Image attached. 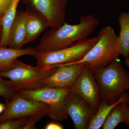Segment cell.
I'll use <instances>...</instances> for the list:
<instances>
[{
	"instance_id": "6da1fadb",
	"label": "cell",
	"mask_w": 129,
	"mask_h": 129,
	"mask_svg": "<svg viewBox=\"0 0 129 129\" xmlns=\"http://www.w3.org/2000/svg\"><path fill=\"white\" fill-rule=\"evenodd\" d=\"M79 23L71 25L64 22L60 27L44 34L35 47L36 51H52L67 48L75 42L87 39L96 29L99 21L92 14L82 16Z\"/></svg>"
},
{
	"instance_id": "7a4b0ae2",
	"label": "cell",
	"mask_w": 129,
	"mask_h": 129,
	"mask_svg": "<svg viewBox=\"0 0 129 129\" xmlns=\"http://www.w3.org/2000/svg\"><path fill=\"white\" fill-rule=\"evenodd\" d=\"M92 73L99 85L102 101L112 103L129 91V74L118 58L107 67Z\"/></svg>"
},
{
	"instance_id": "3957f363",
	"label": "cell",
	"mask_w": 129,
	"mask_h": 129,
	"mask_svg": "<svg viewBox=\"0 0 129 129\" xmlns=\"http://www.w3.org/2000/svg\"><path fill=\"white\" fill-rule=\"evenodd\" d=\"M57 67L53 66L41 68L32 67L17 59L8 67L0 69V75L9 79L18 92L43 87V81L55 72Z\"/></svg>"
},
{
	"instance_id": "277c9868",
	"label": "cell",
	"mask_w": 129,
	"mask_h": 129,
	"mask_svg": "<svg viewBox=\"0 0 129 129\" xmlns=\"http://www.w3.org/2000/svg\"><path fill=\"white\" fill-rule=\"evenodd\" d=\"M98 36L99 39L81 59L66 64L83 63L92 72L107 67L118 57L117 40L118 36L110 25L102 28Z\"/></svg>"
},
{
	"instance_id": "5b68a950",
	"label": "cell",
	"mask_w": 129,
	"mask_h": 129,
	"mask_svg": "<svg viewBox=\"0 0 129 129\" xmlns=\"http://www.w3.org/2000/svg\"><path fill=\"white\" fill-rule=\"evenodd\" d=\"M99 39L97 36L79 41L61 50L46 52L36 51L34 56L37 61L36 67L43 68L78 61L85 56Z\"/></svg>"
},
{
	"instance_id": "8992f818",
	"label": "cell",
	"mask_w": 129,
	"mask_h": 129,
	"mask_svg": "<svg viewBox=\"0 0 129 129\" xmlns=\"http://www.w3.org/2000/svg\"><path fill=\"white\" fill-rule=\"evenodd\" d=\"M72 91V88H59L43 87L37 89L21 90L19 94L27 99L44 103L50 108L49 117L55 121H62L69 115L65 104L67 95Z\"/></svg>"
},
{
	"instance_id": "52a82bcc",
	"label": "cell",
	"mask_w": 129,
	"mask_h": 129,
	"mask_svg": "<svg viewBox=\"0 0 129 129\" xmlns=\"http://www.w3.org/2000/svg\"><path fill=\"white\" fill-rule=\"evenodd\" d=\"M50 108L44 103L27 99L18 93L6 104L0 116V123L8 120L41 116L50 117Z\"/></svg>"
},
{
	"instance_id": "ba28073f",
	"label": "cell",
	"mask_w": 129,
	"mask_h": 129,
	"mask_svg": "<svg viewBox=\"0 0 129 129\" xmlns=\"http://www.w3.org/2000/svg\"><path fill=\"white\" fill-rule=\"evenodd\" d=\"M29 9L45 16L51 29L60 27L65 22L66 10L68 0H22Z\"/></svg>"
},
{
	"instance_id": "9c48e42d",
	"label": "cell",
	"mask_w": 129,
	"mask_h": 129,
	"mask_svg": "<svg viewBox=\"0 0 129 129\" xmlns=\"http://www.w3.org/2000/svg\"><path fill=\"white\" fill-rule=\"evenodd\" d=\"M72 89V92L84 99L95 113L96 112L101 99L99 85L91 70L85 66Z\"/></svg>"
},
{
	"instance_id": "30bf717a",
	"label": "cell",
	"mask_w": 129,
	"mask_h": 129,
	"mask_svg": "<svg viewBox=\"0 0 129 129\" xmlns=\"http://www.w3.org/2000/svg\"><path fill=\"white\" fill-rule=\"evenodd\" d=\"M56 66L58 67L56 72L43 81V87L59 89L72 88L85 67L83 63Z\"/></svg>"
},
{
	"instance_id": "8fae6325",
	"label": "cell",
	"mask_w": 129,
	"mask_h": 129,
	"mask_svg": "<svg viewBox=\"0 0 129 129\" xmlns=\"http://www.w3.org/2000/svg\"><path fill=\"white\" fill-rule=\"evenodd\" d=\"M65 104L74 128L86 129L91 116L95 113L88 103L80 96L72 91L66 97Z\"/></svg>"
},
{
	"instance_id": "7c38bea8",
	"label": "cell",
	"mask_w": 129,
	"mask_h": 129,
	"mask_svg": "<svg viewBox=\"0 0 129 129\" xmlns=\"http://www.w3.org/2000/svg\"><path fill=\"white\" fill-rule=\"evenodd\" d=\"M27 14V11H17L9 30L7 46L9 48L21 49L25 44Z\"/></svg>"
},
{
	"instance_id": "4fadbf2b",
	"label": "cell",
	"mask_w": 129,
	"mask_h": 129,
	"mask_svg": "<svg viewBox=\"0 0 129 129\" xmlns=\"http://www.w3.org/2000/svg\"><path fill=\"white\" fill-rule=\"evenodd\" d=\"M27 11L25 44L34 41L45 29L50 27L47 19L41 13L29 8Z\"/></svg>"
},
{
	"instance_id": "5bb4252c",
	"label": "cell",
	"mask_w": 129,
	"mask_h": 129,
	"mask_svg": "<svg viewBox=\"0 0 129 129\" xmlns=\"http://www.w3.org/2000/svg\"><path fill=\"white\" fill-rule=\"evenodd\" d=\"M124 100H129L128 92H124L112 103H110L107 101H102L96 112L91 116L86 129H99L101 128L113 108L119 103Z\"/></svg>"
},
{
	"instance_id": "9a60e30c",
	"label": "cell",
	"mask_w": 129,
	"mask_h": 129,
	"mask_svg": "<svg viewBox=\"0 0 129 129\" xmlns=\"http://www.w3.org/2000/svg\"><path fill=\"white\" fill-rule=\"evenodd\" d=\"M120 27L117 45L119 54L126 58L129 56V12H123L118 17Z\"/></svg>"
},
{
	"instance_id": "2e32d148",
	"label": "cell",
	"mask_w": 129,
	"mask_h": 129,
	"mask_svg": "<svg viewBox=\"0 0 129 129\" xmlns=\"http://www.w3.org/2000/svg\"><path fill=\"white\" fill-rule=\"evenodd\" d=\"M36 52L35 48L31 47L15 49L0 46V69L8 67L19 57L26 55L34 56Z\"/></svg>"
},
{
	"instance_id": "e0dca14e",
	"label": "cell",
	"mask_w": 129,
	"mask_h": 129,
	"mask_svg": "<svg viewBox=\"0 0 129 129\" xmlns=\"http://www.w3.org/2000/svg\"><path fill=\"white\" fill-rule=\"evenodd\" d=\"M128 104L129 100H124L114 106L106 117L102 129H113L120 123H123Z\"/></svg>"
},
{
	"instance_id": "ac0fdd59",
	"label": "cell",
	"mask_w": 129,
	"mask_h": 129,
	"mask_svg": "<svg viewBox=\"0 0 129 129\" xmlns=\"http://www.w3.org/2000/svg\"><path fill=\"white\" fill-rule=\"evenodd\" d=\"M21 0H13L11 5L6 13L2 23L3 36L0 46L7 47L9 30L17 13V8Z\"/></svg>"
},
{
	"instance_id": "d6986e66",
	"label": "cell",
	"mask_w": 129,
	"mask_h": 129,
	"mask_svg": "<svg viewBox=\"0 0 129 129\" xmlns=\"http://www.w3.org/2000/svg\"><path fill=\"white\" fill-rule=\"evenodd\" d=\"M0 75V96L4 98L6 103L10 101L18 92L11 81L5 80Z\"/></svg>"
},
{
	"instance_id": "ffe728a7",
	"label": "cell",
	"mask_w": 129,
	"mask_h": 129,
	"mask_svg": "<svg viewBox=\"0 0 129 129\" xmlns=\"http://www.w3.org/2000/svg\"><path fill=\"white\" fill-rule=\"evenodd\" d=\"M29 117L6 120L0 123V129H22Z\"/></svg>"
},
{
	"instance_id": "44dd1931",
	"label": "cell",
	"mask_w": 129,
	"mask_h": 129,
	"mask_svg": "<svg viewBox=\"0 0 129 129\" xmlns=\"http://www.w3.org/2000/svg\"><path fill=\"white\" fill-rule=\"evenodd\" d=\"M13 0H0V24H2L3 18L11 5Z\"/></svg>"
},
{
	"instance_id": "7402d4cb",
	"label": "cell",
	"mask_w": 129,
	"mask_h": 129,
	"mask_svg": "<svg viewBox=\"0 0 129 129\" xmlns=\"http://www.w3.org/2000/svg\"><path fill=\"white\" fill-rule=\"evenodd\" d=\"M43 117L41 116L30 117L29 118L25 124L22 127V129H36L35 128L36 123L40 120Z\"/></svg>"
},
{
	"instance_id": "603a6c76",
	"label": "cell",
	"mask_w": 129,
	"mask_h": 129,
	"mask_svg": "<svg viewBox=\"0 0 129 129\" xmlns=\"http://www.w3.org/2000/svg\"><path fill=\"white\" fill-rule=\"evenodd\" d=\"M46 129H62L64 128L60 124L55 122H51L47 125L45 127Z\"/></svg>"
},
{
	"instance_id": "cb8c5ba5",
	"label": "cell",
	"mask_w": 129,
	"mask_h": 129,
	"mask_svg": "<svg viewBox=\"0 0 129 129\" xmlns=\"http://www.w3.org/2000/svg\"><path fill=\"white\" fill-rule=\"evenodd\" d=\"M123 123L126 125L129 126V104H127V109H126V113L125 117Z\"/></svg>"
},
{
	"instance_id": "d4e9b609",
	"label": "cell",
	"mask_w": 129,
	"mask_h": 129,
	"mask_svg": "<svg viewBox=\"0 0 129 129\" xmlns=\"http://www.w3.org/2000/svg\"><path fill=\"white\" fill-rule=\"evenodd\" d=\"M6 109V105L0 103V115L2 114V113L4 112Z\"/></svg>"
},
{
	"instance_id": "484cf974",
	"label": "cell",
	"mask_w": 129,
	"mask_h": 129,
	"mask_svg": "<svg viewBox=\"0 0 129 129\" xmlns=\"http://www.w3.org/2000/svg\"><path fill=\"white\" fill-rule=\"evenodd\" d=\"M3 36V29L2 25L0 24V42L1 41Z\"/></svg>"
},
{
	"instance_id": "4316f807",
	"label": "cell",
	"mask_w": 129,
	"mask_h": 129,
	"mask_svg": "<svg viewBox=\"0 0 129 129\" xmlns=\"http://www.w3.org/2000/svg\"><path fill=\"white\" fill-rule=\"evenodd\" d=\"M125 64H126V65H127V67L129 69V56H128V57L125 58Z\"/></svg>"
}]
</instances>
